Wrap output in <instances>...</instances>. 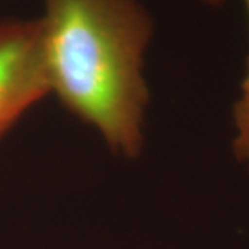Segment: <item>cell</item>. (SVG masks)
I'll return each mask as SVG.
<instances>
[{
	"instance_id": "6da1fadb",
	"label": "cell",
	"mask_w": 249,
	"mask_h": 249,
	"mask_svg": "<svg viewBox=\"0 0 249 249\" xmlns=\"http://www.w3.org/2000/svg\"><path fill=\"white\" fill-rule=\"evenodd\" d=\"M39 18L50 91L126 158L142 148L148 89L144 53L152 36L140 0H43Z\"/></svg>"
},
{
	"instance_id": "7a4b0ae2",
	"label": "cell",
	"mask_w": 249,
	"mask_h": 249,
	"mask_svg": "<svg viewBox=\"0 0 249 249\" xmlns=\"http://www.w3.org/2000/svg\"><path fill=\"white\" fill-rule=\"evenodd\" d=\"M50 91L39 19L0 21V139Z\"/></svg>"
},
{
	"instance_id": "3957f363",
	"label": "cell",
	"mask_w": 249,
	"mask_h": 249,
	"mask_svg": "<svg viewBox=\"0 0 249 249\" xmlns=\"http://www.w3.org/2000/svg\"><path fill=\"white\" fill-rule=\"evenodd\" d=\"M234 122L237 136L234 140V152L237 158L249 166V98L241 97L234 107Z\"/></svg>"
},
{
	"instance_id": "277c9868",
	"label": "cell",
	"mask_w": 249,
	"mask_h": 249,
	"mask_svg": "<svg viewBox=\"0 0 249 249\" xmlns=\"http://www.w3.org/2000/svg\"><path fill=\"white\" fill-rule=\"evenodd\" d=\"M244 3H245L247 13H248V17H249V0H244ZM242 97L249 98V57H248V64H247V75H245L244 82H242Z\"/></svg>"
},
{
	"instance_id": "5b68a950",
	"label": "cell",
	"mask_w": 249,
	"mask_h": 249,
	"mask_svg": "<svg viewBox=\"0 0 249 249\" xmlns=\"http://www.w3.org/2000/svg\"><path fill=\"white\" fill-rule=\"evenodd\" d=\"M201 1H204L206 4H212V6H219L224 0H201Z\"/></svg>"
}]
</instances>
